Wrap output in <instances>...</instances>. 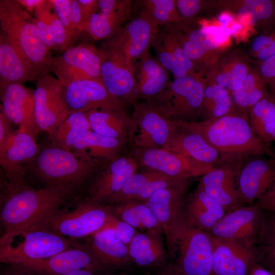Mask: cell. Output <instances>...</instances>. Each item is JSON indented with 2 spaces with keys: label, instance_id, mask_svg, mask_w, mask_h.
Segmentation results:
<instances>
[{
  "label": "cell",
  "instance_id": "6da1fadb",
  "mask_svg": "<svg viewBox=\"0 0 275 275\" xmlns=\"http://www.w3.org/2000/svg\"><path fill=\"white\" fill-rule=\"evenodd\" d=\"M72 191L54 186L36 189L25 183L8 182L1 198L2 235L46 223L61 209Z\"/></svg>",
  "mask_w": 275,
  "mask_h": 275
},
{
  "label": "cell",
  "instance_id": "7a4b0ae2",
  "mask_svg": "<svg viewBox=\"0 0 275 275\" xmlns=\"http://www.w3.org/2000/svg\"><path fill=\"white\" fill-rule=\"evenodd\" d=\"M173 122L178 127L200 134L226 161L242 160L266 152V146L253 131L249 119L239 113L212 120Z\"/></svg>",
  "mask_w": 275,
  "mask_h": 275
},
{
  "label": "cell",
  "instance_id": "3957f363",
  "mask_svg": "<svg viewBox=\"0 0 275 275\" xmlns=\"http://www.w3.org/2000/svg\"><path fill=\"white\" fill-rule=\"evenodd\" d=\"M106 161L53 145L39 152L32 161V170L47 186L73 191Z\"/></svg>",
  "mask_w": 275,
  "mask_h": 275
},
{
  "label": "cell",
  "instance_id": "277c9868",
  "mask_svg": "<svg viewBox=\"0 0 275 275\" xmlns=\"http://www.w3.org/2000/svg\"><path fill=\"white\" fill-rule=\"evenodd\" d=\"M80 245L53 232L44 223L2 235L0 261L14 265L24 261L44 259Z\"/></svg>",
  "mask_w": 275,
  "mask_h": 275
},
{
  "label": "cell",
  "instance_id": "5b68a950",
  "mask_svg": "<svg viewBox=\"0 0 275 275\" xmlns=\"http://www.w3.org/2000/svg\"><path fill=\"white\" fill-rule=\"evenodd\" d=\"M32 18L16 0L0 1L1 31L12 40L42 76L50 72L53 57Z\"/></svg>",
  "mask_w": 275,
  "mask_h": 275
},
{
  "label": "cell",
  "instance_id": "8992f818",
  "mask_svg": "<svg viewBox=\"0 0 275 275\" xmlns=\"http://www.w3.org/2000/svg\"><path fill=\"white\" fill-rule=\"evenodd\" d=\"M193 178L154 193L145 203L150 208L162 230L168 256L175 258L178 240L190 227L186 214V200Z\"/></svg>",
  "mask_w": 275,
  "mask_h": 275
},
{
  "label": "cell",
  "instance_id": "52a82bcc",
  "mask_svg": "<svg viewBox=\"0 0 275 275\" xmlns=\"http://www.w3.org/2000/svg\"><path fill=\"white\" fill-rule=\"evenodd\" d=\"M206 81L200 72L175 78L150 100L173 121L189 122L198 115Z\"/></svg>",
  "mask_w": 275,
  "mask_h": 275
},
{
  "label": "cell",
  "instance_id": "ba28073f",
  "mask_svg": "<svg viewBox=\"0 0 275 275\" xmlns=\"http://www.w3.org/2000/svg\"><path fill=\"white\" fill-rule=\"evenodd\" d=\"M133 105L128 141L130 147L163 149L176 128L173 121L150 100L135 102Z\"/></svg>",
  "mask_w": 275,
  "mask_h": 275
},
{
  "label": "cell",
  "instance_id": "9c48e42d",
  "mask_svg": "<svg viewBox=\"0 0 275 275\" xmlns=\"http://www.w3.org/2000/svg\"><path fill=\"white\" fill-rule=\"evenodd\" d=\"M111 214L109 205L88 199L71 210L60 209L45 224L53 232L70 239L87 238L100 230Z\"/></svg>",
  "mask_w": 275,
  "mask_h": 275
},
{
  "label": "cell",
  "instance_id": "30bf717a",
  "mask_svg": "<svg viewBox=\"0 0 275 275\" xmlns=\"http://www.w3.org/2000/svg\"><path fill=\"white\" fill-rule=\"evenodd\" d=\"M130 155L139 169L160 172L167 176L187 179L201 177L214 169L213 165L162 148H130Z\"/></svg>",
  "mask_w": 275,
  "mask_h": 275
},
{
  "label": "cell",
  "instance_id": "8fae6325",
  "mask_svg": "<svg viewBox=\"0 0 275 275\" xmlns=\"http://www.w3.org/2000/svg\"><path fill=\"white\" fill-rule=\"evenodd\" d=\"M101 54L100 80L107 91L127 105L134 100L135 80L123 50L114 36L107 39L99 49Z\"/></svg>",
  "mask_w": 275,
  "mask_h": 275
},
{
  "label": "cell",
  "instance_id": "7c38bea8",
  "mask_svg": "<svg viewBox=\"0 0 275 275\" xmlns=\"http://www.w3.org/2000/svg\"><path fill=\"white\" fill-rule=\"evenodd\" d=\"M34 94L38 126L50 136L71 114L66 100L65 87L48 73L37 80Z\"/></svg>",
  "mask_w": 275,
  "mask_h": 275
},
{
  "label": "cell",
  "instance_id": "4fadbf2b",
  "mask_svg": "<svg viewBox=\"0 0 275 275\" xmlns=\"http://www.w3.org/2000/svg\"><path fill=\"white\" fill-rule=\"evenodd\" d=\"M174 258L175 265L184 275H214L211 236L188 227L178 240Z\"/></svg>",
  "mask_w": 275,
  "mask_h": 275
},
{
  "label": "cell",
  "instance_id": "5bb4252c",
  "mask_svg": "<svg viewBox=\"0 0 275 275\" xmlns=\"http://www.w3.org/2000/svg\"><path fill=\"white\" fill-rule=\"evenodd\" d=\"M101 61L99 49L91 44H80L53 58L50 72L65 87L78 80H100Z\"/></svg>",
  "mask_w": 275,
  "mask_h": 275
},
{
  "label": "cell",
  "instance_id": "9a60e30c",
  "mask_svg": "<svg viewBox=\"0 0 275 275\" xmlns=\"http://www.w3.org/2000/svg\"><path fill=\"white\" fill-rule=\"evenodd\" d=\"M65 87V97L70 113L92 109L126 111L124 101L112 95L100 80L74 81Z\"/></svg>",
  "mask_w": 275,
  "mask_h": 275
},
{
  "label": "cell",
  "instance_id": "2e32d148",
  "mask_svg": "<svg viewBox=\"0 0 275 275\" xmlns=\"http://www.w3.org/2000/svg\"><path fill=\"white\" fill-rule=\"evenodd\" d=\"M139 170L137 162L129 154H120L107 161L93 175L89 186L88 200L106 204Z\"/></svg>",
  "mask_w": 275,
  "mask_h": 275
},
{
  "label": "cell",
  "instance_id": "e0dca14e",
  "mask_svg": "<svg viewBox=\"0 0 275 275\" xmlns=\"http://www.w3.org/2000/svg\"><path fill=\"white\" fill-rule=\"evenodd\" d=\"M1 109L18 129L36 140L41 130L35 116L34 90L21 83L0 85Z\"/></svg>",
  "mask_w": 275,
  "mask_h": 275
},
{
  "label": "cell",
  "instance_id": "ac0fdd59",
  "mask_svg": "<svg viewBox=\"0 0 275 275\" xmlns=\"http://www.w3.org/2000/svg\"><path fill=\"white\" fill-rule=\"evenodd\" d=\"M36 140L19 129L0 143V164L11 183H25L23 164L32 162L39 153Z\"/></svg>",
  "mask_w": 275,
  "mask_h": 275
},
{
  "label": "cell",
  "instance_id": "d6986e66",
  "mask_svg": "<svg viewBox=\"0 0 275 275\" xmlns=\"http://www.w3.org/2000/svg\"><path fill=\"white\" fill-rule=\"evenodd\" d=\"M14 265L19 270L38 275H64L85 268L104 270L85 244L70 248L46 259L24 261Z\"/></svg>",
  "mask_w": 275,
  "mask_h": 275
},
{
  "label": "cell",
  "instance_id": "ffe728a7",
  "mask_svg": "<svg viewBox=\"0 0 275 275\" xmlns=\"http://www.w3.org/2000/svg\"><path fill=\"white\" fill-rule=\"evenodd\" d=\"M211 237L214 275H249L257 262L254 244Z\"/></svg>",
  "mask_w": 275,
  "mask_h": 275
},
{
  "label": "cell",
  "instance_id": "44dd1931",
  "mask_svg": "<svg viewBox=\"0 0 275 275\" xmlns=\"http://www.w3.org/2000/svg\"><path fill=\"white\" fill-rule=\"evenodd\" d=\"M262 214V210L254 204L241 206L226 213L207 232L214 238L255 244Z\"/></svg>",
  "mask_w": 275,
  "mask_h": 275
},
{
  "label": "cell",
  "instance_id": "7402d4cb",
  "mask_svg": "<svg viewBox=\"0 0 275 275\" xmlns=\"http://www.w3.org/2000/svg\"><path fill=\"white\" fill-rule=\"evenodd\" d=\"M158 28L157 24L141 11L114 36L123 50L128 67L133 72L136 63L149 52Z\"/></svg>",
  "mask_w": 275,
  "mask_h": 275
},
{
  "label": "cell",
  "instance_id": "603a6c76",
  "mask_svg": "<svg viewBox=\"0 0 275 275\" xmlns=\"http://www.w3.org/2000/svg\"><path fill=\"white\" fill-rule=\"evenodd\" d=\"M241 160L226 161L200 177L199 184L225 209L226 213L241 206L237 191V179Z\"/></svg>",
  "mask_w": 275,
  "mask_h": 275
},
{
  "label": "cell",
  "instance_id": "cb8c5ba5",
  "mask_svg": "<svg viewBox=\"0 0 275 275\" xmlns=\"http://www.w3.org/2000/svg\"><path fill=\"white\" fill-rule=\"evenodd\" d=\"M275 183L272 161L254 158L241 166L237 179V191L241 206L255 203Z\"/></svg>",
  "mask_w": 275,
  "mask_h": 275
},
{
  "label": "cell",
  "instance_id": "d4e9b609",
  "mask_svg": "<svg viewBox=\"0 0 275 275\" xmlns=\"http://www.w3.org/2000/svg\"><path fill=\"white\" fill-rule=\"evenodd\" d=\"M131 8L130 0H98L86 32L96 40L112 38L130 18Z\"/></svg>",
  "mask_w": 275,
  "mask_h": 275
},
{
  "label": "cell",
  "instance_id": "484cf974",
  "mask_svg": "<svg viewBox=\"0 0 275 275\" xmlns=\"http://www.w3.org/2000/svg\"><path fill=\"white\" fill-rule=\"evenodd\" d=\"M151 46L157 60L175 78L197 72L196 65L186 56L178 38L168 26H159Z\"/></svg>",
  "mask_w": 275,
  "mask_h": 275
},
{
  "label": "cell",
  "instance_id": "4316f807",
  "mask_svg": "<svg viewBox=\"0 0 275 275\" xmlns=\"http://www.w3.org/2000/svg\"><path fill=\"white\" fill-rule=\"evenodd\" d=\"M41 77L12 40L1 31L0 85L23 84Z\"/></svg>",
  "mask_w": 275,
  "mask_h": 275
},
{
  "label": "cell",
  "instance_id": "83f0119b",
  "mask_svg": "<svg viewBox=\"0 0 275 275\" xmlns=\"http://www.w3.org/2000/svg\"><path fill=\"white\" fill-rule=\"evenodd\" d=\"M176 126V129L163 149L214 167L226 162L222 154L207 143L200 134Z\"/></svg>",
  "mask_w": 275,
  "mask_h": 275
},
{
  "label": "cell",
  "instance_id": "f1b7e54d",
  "mask_svg": "<svg viewBox=\"0 0 275 275\" xmlns=\"http://www.w3.org/2000/svg\"><path fill=\"white\" fill-rule=\"evenodd\" d=\"M135 88L134 100H150L169 83L167 70L149 52L138 61L134 67Z\"/></svg>",
  "mask_w": 275,
  "mask_h": 275
},
{
  "label": "cell",
  "instance_id": "f546056e",
  "mask_svg": "<svg viewBox=\"0 0 275 275\" xmlns=\"http://www.w3.org/2000/svg\"><path fill=\"white\" fill-rule=\"evenodd\" d=\"M87 239L85 245L104 270L110 271L129 264L127 245L108 232L99 230Z\"/></svg>",
  "mask_w": 275,
  "mask_h": 275
},
{
  "label": "cell",
  "instance_id": "4dcf8cb0",
  "mask_svg": "<svg viewBox=\"0 0 275 275\" xmlns=\"http://www.w3.org/2000/svg\"><path fill=\"white\" fill-rule=\"evenodd\" d=\"M162 232H138L127 245L129 263L144 268L164 263L168 256Z\"/></svg>",
  "mask_w": 275,
  "mask_h": 275
},
{
  "label": "cell",
  "instance_id": "1f68e13d",
  "mask_svg": "<svg viewBox=\"0 0 275 275\" xmlns=\"http://www.w3.org/2000/svg\"><path fill=\"white\" fill-rule=\"evenodd\" d=\"M186 214L190 227L208 231L226 213L225 209L198 184L188 195Z\"/></svg>",
  "mask_w": 275,
  "mask_h": 275
},
{
  "label": "cell",
  "instance_id": "d6a6232c",
  "mask_svg": "<svg viewBox=\"0 0 275 275\" xmlns=\"http://www.w3.org/2000/svg\"><path fill=\"white\" fill-rule=\"evenodd\" d=\"M85 114L92 131L128 144L131 117L126 111L92 109Z\"/></svg>",
  "mask_w": 275,
  "mask_h": 275
},
{
  "label": "cell",
  "instance_id": "836d02e7",
  "mask_svg": "<svg viewBox=\"0 0 275 275\" xmlns=\"http://www.w3.org/2000/svg\"><path fill=\"white\" fill-rule=\"evenodd\" d=\"M127 144L119 140L101 135L90 130L80 136L72 151L82 155L108 161L120 155Z\"/></svg>",
  "mask_w": 275,
  "mask_h": 275
},
{
  "label": "cell",
  "instance_id": "e575fe53",
  "mask_svg": "<svg viewBox=\"0 0 275 275\" xmlns=\"http://www.w3.org/2000/svg\"><path fill=\"white\" fill-rule=\"evenodd\" d=\"M109 206L112 214L124 221L138 231H158L162 233L156 217L144 202L129 200Z\"/></svg>",
  "mask_w": 275,
  "mask_h": 275
},
{
  "label": "cell",
  "instance_id": "d590c367",
  "mask_svg": "<svg viewBox=\"0 0 275 275\" xmlns=\"http://www.w3.org/2000/svg\"><path fill=\"white\" fill-rule=\"evenodd\" d=\"M254 245L257 263L275 274V212L262 210Z\"/></svg>",
  "mask_w": 275,
  "mask_h": 275
},
{
  "label": "cell",
  "instance_id": "8d00e7d4",
  "mask_svg": "<svg viewBox=\"0 0 275 275\" xmlns=\"http://www.w3.org/2000/svg\"><path fill=\"white\" fill-rule=\"evenodd\" d=\"M249 122L257 136L265 144L272 142L275 123V98L270 94L249 109Z\"/></svg>",
  "mask_w": 275,
  "mask_h": 275
},
{
  "label": "cell",
  "instance_id": "74e56055",
  "mask_svg": "<svg viewBox=\"0 0 275 275\" xmlns=\"http://www.w3.org/2000/svg\"><path fill=\"white\" fill-rule=\"evenodd\" d=\"M233 102L226 89L215 84L206 83L198 115L202 116V121H205L237 113Z\"/></svg>",
  "mask_w": 275,
  "mask_h": 275
},
{
  "label": "cell",
  "instance_id": "f35d334b",
  "mask_svg": "<svg viewBox=\"0 0 275 275\" xmlns=\"http://www.w3.org/2000/svg\"><path fill=\"white\" fill-rule=\"evenodd\" d=\"M91 130L85 113H71L50 136L53 145L72 150L75 143L86 132Z\"/></svg>",
  "mask_w": 275,
  "mask_h": 275
},
{
  "label": "cell",
  "instance_id": "ab89813d",
  "mask_svg": "<svg viewBox=\"0 0 275 275\" xmlns=\"http://www.w3.org/2000/svg\"><path fill=\"white\" fill-rule=\"evenodd\" d=\"M266 86L258 72L248 73L241 88L232 92L234 104L243 111L249 110L269 94Z\"/></svg>",
  "mask_w": 275,
  "mask_h": 275
},
{
  "label": "cell",
  "instance_id": "60d3db41",
  "mask_svg": "<svg viewBox=\"0 0 275 275\" xmlns=\"http://www.w3.org/2000/svg\"><path fill=\"white\" fill-rule=\"evenodd\" d=\"M239 21L254 25L257 21L265 22L268 26L275 25V3L270 0H246L237 12Z\"/></svg>",
  "mask_w": 275,
  "mask_h": 275
},
{
  "label": "cell",
  "instance_id": "b9f144b4",
  "mask_svg": "<svg viewBox=\"0 0 275 275\" xmlns=\"http://www.w3.org/2000/svg\"><path fill=\"white\" fill-rule=\"evenodd\" d=\"M141 11L159 26L178 23L184 19L179 15L174 0L140 1Z\"/></svg>",
  "mask_w": 275,
  "mask_h": 275
},
{
  "label": "cell",
  "instance_id": "7bdbcfd3",
  "mask_svg": "<svg viewBox=\"0 0 275 275\" xmlns=\"http://www.w3.org/2000/svg\"><path fill=\"white\" fill-rule=\"evenodd\" d=\"M51 0H42L36 8V17L49 25L56 46V51L64 52L68 48L65 30L57 15ZM54 10V9H53Z\"/></svg>",
  "mask_w": 275,
  "mask_h": 275
},
{
  "label": "cell",
  "instance_id": "ee69618b",
  "mask_svg": "<svg viewBox=\"0 0 275 275\" xmlns=\"http://www.w3.org/2000/svg\"><path fill=\"white\" fill-rule=\"evenodd\" d=\"M142 170L131 176L121 189L108 200L106 204L113 205L134 200L150 181L161 174L155 171Z\"/></svg>",
  "mask_w": 275,
  "mask_h": 275
},
{
  "label": "cell",
  "instance_id": "f6af8a7d",
  "mask_svg": "<svg viewBox=\"0 0 275 275\" xmlns=\"http://www.w3.org/2000/svg\"><path fill=\"white\" fill-rule=\"evenodd\" d=\"M248 73L247 65L238 60L226 65L216 73L214 84L233 92L241 88Z\"/></svg>",
  "mask_w": 275,
  "mask_h": 275
},
{
  "label": "cell",
  "instance_id": "bcb514c9",
  "mask_svg": "<svg viewBox=\"0 0 275 275\" xmlns=\"http://www.w3.org/2000/svg\"><path fill=\"white\" fill-rule=\"evenodd\" d=\"M100 230L108 232L127 245L138 232L131 226L113 214Z\"/></svg>",
  "mask_w": 275,
  "mask_h": 275
},
{
  "label": "cell",
  "instance_id": "7dc6e473",
  "mask_svg": "<svg viewBox=\"0 0 275 275\" xmlns=\"http://www.w3.org/2000/svg\"><path fill=\"white\" fill-rule=\"evenodd\" d=\"M53 9L65 30L68 48L74 46L73 31L70 18L71 0H51ZM67 48V49H68Z\"/></svg>",
  "mask_w": 275,
  "mask_h": 275
},
{
  "label": "cell",
  "instance_id": "c3c4849f",
  "mask_svg": "<svg viewBox=\"0 0 275 275\" xmlns=\"http://www.w3.org/2000/svg\"><path fill=\"white\" fill-rule=\"evenodd\" d=\"M258 73L275 98V55L261 62Z\"/></svg>",
  "mask_w": 275,
  "mask_h": 275
},
{
  "label": "cell",
  "instance_id": "681fc988",
  "mask_svg": "<svg viewBox=\"0 0 275 275\" xmlns=\"http://www.w3.org/2000/svg\"><path fill=\"white\" fill-rule=\"evenodd\" d=\"M70 18L73 31V42L75 44L80 34L84 31L83 22L78 0H71Z\"/></svg>",
  "mask_w": 275,
  "mask_h": 275
},
{
  "label": "cell",
  "instance_id": "f907efd6",
  "mask_svg": "<svg viewBox=\"0 0 275 275\" xmlns=\"http://www.w3.org/2000/svg\"><path fill=\"white\" fill-rule=\"evenodd\" d=\"M175 2L179 15L184 20L196 15L202 7V2L199 0H177Z\"/></svg>",
  "mask_w": 275,
  "mask_h": 275
},
{
  "label": "cell",
  "instance_id": "816d5d0a",
  "mask_svg": "<svg viewBox=\"0 0 275 275\" xmlns=\"http://www.w3.org/2000/svg\"><path fill=\"white\" fill-rule=\"evenodd\" d=\"M32 22L37 27L41 38L46 46L51 51H56V46L48 25L36 17L32 18Z\"/></svg>",
  "mask_w": 275,
  "mask_h": 275
},
{
  "label": "cell",
  "instance_id": "f5cc1de1",
  "mask_svg": "<svg viewBox=\"0 0 275 275\" xmlns=\"http://www.w3.org/2000/svg\"><path fill=\"white\" fill-rule=\"evenodd\" d=\"M200 29L218 46L226 42L230 36L227 31L221 25H203Z\"/></svg>",
  "mask_w": 275,
  "mask_h": 275
},
{
  "label": "cell",
  "instance_id": "db71d44e",
  "mask_svg": "<svg viewBox=\"0 0 275 275\" xmlns=\"http://www.w3.org/2000/svg\"><path fill=\"white\" fill-rule=\"evenodd\" d=\"M254 204L262 210L275 212V183Z\"/></svg>",
  "mask_w": 275,
  "mask_h": 275
},
{
  "label": "cell",
  "instance_id": "11a10c76",
  "mask_svg": "<svg viewBox=\"0 0 275 275\" xmlns=\"http://www.w3.org/2000/svg\"><path fill=\"white\" fill-rule=\"evenodd\" d=\"M98 0H78L84 25L86 31L88 24L93 14L98 8Z\"/></svg>",
  "mask_w": 275,
  "mask_h": 275
},
{
  "label": "cell",
  "instance_id": "9f6ffc18",
  "mask_svg": "<svg viewBox=\"0 0 275 275\" xmlns=\"http://www.w3.org/2000/svg\"><path fill=\"white\" fill-rule=\"evenodd\" d=\"M218 20L221 26L227 31L229 36L235 34L242 28V24L235 21L233 16L228 13L221 14L218 17Z\"/></svg>",
  "mask_w": 275,
  "mask_h": 275
},
{
  "label": "cell",
  "instance_id": "6f0895ef",
  "mask_svg": "<svg viewBox=\"0 0 275 275\" xmlns=\"http://www.w3.org/2000/svg\"><path fill=\"white\" fill-rule=\"evenodd\" d=\"M13 123L1 109L0 112V143L13 130L11 128Z\"/></svg>",
  "mask_w": 275,
  "mask_h": 275
},
{
  "label": "cell",
  "instance_id": "680465c9",
  "mask_svg": "<svg viewBox=\"0 0 275 275\" xmlns=\"http://www.w3.org/2000/svg\"><path fill=\"white\" fill-rule=\"evenodd\" d=\"M64 275H129L126 272L114 273L108 271L85 268L77 270Z\"/></svg>",
  "mask_w": 275,
  "mask_h": 275
},
{
  "label": "cell",
  "instance_id": "91938a15",
  "mask_svg": "<svg viewBox=\"0 0 275 275\" xmlns=\"http://www.w3.org/2000/svg\"><path fill=\"white\" fill-rule=\"evenodd\" d=\"M22 7H24L29 13L35 12L36 8L42 0H16Z\"/></svg>",
  "mask_w": 275,
  "mask_h": 275
},
{
  "label": "cell",
  "instance_id": "94428289",
  "mask_svg": "<svg viewBox=\"0 0 275 275\" xmlns=\"http://www.w3.org/2000/svg\"><path fill=\"white\" fill-rule=\"evenodd\" d=\"M249 275H275V274L256 262L252 267Z\"/></svg>",
  "mask_w": 275,
  "mask_h": 275
},
{
  "label": "cell",
  "instance_id": "6125c7cd",
  "mask_svg": "<svg viewBox=\"0 0 275 275\" xmlns=\"http://www.w3.org/2000/svg\"><path fill=\"white\" fill-rule=\"evenodd\" d=\"M158 275H184L175 264L166 265Z\"/></svg>",
  "mask_w": 275,
  "mask_h": 275
},
{
  "label": "cell",
  "instance_id": "be15d7a7",
  "mask_svg": "<svg viewBox=\"0 0 275 275\" xmlns=\"http://www.w3.org/2000/svg\"><path fill=\"white\" fill-rule=\"evenodd\" d=\"M19 271H20L19 272H15V273H9L7 275H38L35 273H33L32 272L25 271H23L21 270H19Z\"/></svg>",
  "mask_w": 275,
  "mask_h": 275
},
{
  "label": "cell",
  "instance_id": "e7e4bbea",
  "mask_svg": "<svg viewBox=\"0 0 275 275\" xmlns=\"http://www.w3.org/2000/svg\"><path fill=\"white\" fill-rule=\"evenodd\" d=\"M272 142L273 141L275 142V123H274V126L273 131V133L272 135Z\"/></svg>",
  "mask_w": 275,
  "mask_h": 275
},
{
  "label": "cell",
  "instance_id": "03108f58",
  "mask_svg": "<svg viewBox=\"0 0 275 275\" xmlns=\"http://www.w3.org/2000/svg\"><path fill=\"white\" fill-rule=\"evenodd\" d=\"M272 162H273V163L275 164V157H274V158L272 160Z\"/></svg>",
  "mask_w": 275,
  "mask_h": 275
}]
</instances>
